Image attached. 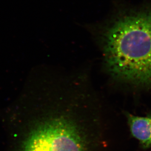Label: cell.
Returning a JSON list of instances; mask_svg holds the SVG:
<instances>
[{"label": "cell", "instance_id": "obj_1", "mask_svg": "<svg viewBox=\"0 0 151 151\" xmlns=\"http://www.w3.org/2000/svg\"><path fill=\"white\" fill-rule=\"evenodd\" d=\"M100 34L105 65L116 80L151 87V5L118 8Z\"/></svg>", "mask_w": 151, "mask_h": 151}, {"label": "cell", "instance_id": "obj_2", "mask_svg": "<svg viewBox=\"0 0 151 151\" xmlns=\"http://www.w3.org/2000/svg\"><path fill=\"white\" fill-rule=\"evenodd\" d=\"M48 107L32 125L22 151H89L87 134L74 106Z\"/></svg>", "mask_w": 151, "mask_h": 151}, {"label": "cell", "instance_id": "obj_3", "mask_svg": "<svg viewBox=\"0 0 151 151\" xmlns=\"http://www.w3.org/2000/svg\"><path fill=\"white\" fill-rule=\"evenodd\" d=\"M132 136L144 148L151 147V116H135L126 113Z\"/></svg>", "mask_w": 151, "mask_h": 151}]
</instances>
